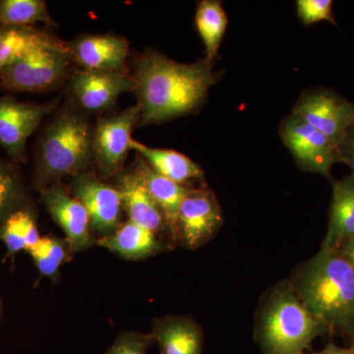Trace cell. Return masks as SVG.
I'll list each match as a JSON object with an SVG mask.
<instances>
[{
	"mask_svg": "<svg viewBox=\"0 0 354 354\" xmlns=\"http://www.w3.org/2000/svg\"><path fill=\"white\" fill-rule=\"evenodd\" d=\"M218 75L213 62L206 58L183 64L157 51H148L139 58L132 76L140 122H164L196 111Z\"/></svg>",
	"mask_w": 354,
	"mask_h": 354,
	"instance_id": "obj_1",
	"label": "cell"
},
{
	"mask_svg": "<svg viewBox=\"0 0 354 354\" xmlns=\"http://www.w3.org/2000/svg\"><path fill=\"white\" fill-rule=\"evenodd\" d=\"M293 290L326 330L354 332V268L339 249L322 248L302 268Z\"/></svg>",
	"mask_w": 354,
	"mask_h": 354,
	"instance_id": "obj_2",
	"label": "cell"
},
{
	"mask_svg": "<svg viewBox=\"0 0 354 354\" xmlns=\"http://www.w3.org/2000/svg\"><path fill=\"white\" fill-rule=\"evenodd\" d=\"M93 134L85 115L76 111L58 114L44 130L35 165V187L41 190L67 176L87 171L92 158Z\"/></svg>",
	"mask_w": 354,
	"mask_h": 354,
	"instance_id": "obj_3",
	"label": "cell"
},
{
	"mask_svg": "<svg viewBox=\"0 0 354 354\" xmlns=\"http://www.w3.org/2000/svg\"><path fill=\"white\" fill-rule=\"evenodd\" d=\"M325 330L295 290L283 286L272 295L263 311L260 344L265 354H304Z\"/></svg>",
	"mask_w": 354,
	"mask_h": 354,
	"instance_id": "obj_4",
	"label": "cell"
},
{
	"mask_svg": "<svg viewBox=\"0 0 354 354\" xmlns=\"http://www.w3.org/2000/svg\"><path fill=\"white\" fill-rule=\"evenodd\" d=\"M70 50L44 48L26 53L0 72V88L41 92L55 87L68 70Z\"/></svg>",
	"mask_w": 354,
	"mask_h": 354,
	"instance_id": "obj_5",
	"label": "cell"
},
{
	"mask_svg": "<svg viewBox=\"0 0 354 354\" xmlns=\"http://www.w3.org/2000/svg\"><path fill=\"white\" fill-rule=\"evenodd\" d=\"M291 113L323 133L335 148L354 124L353 102L326 88L305 92Z\"/></svg>",
	"mask_w": 354,
	"mask_h": 354,
	"instance_id": "obj_6",
	"label": "cell"
},
{
	"mask_svg": "<svg viewBox=\"0 0 354 354\" xmlns=\"http://www.w3.org/2000/svg\"><path fill=\"white\" fill-rule=\"evenodd\" d=\"M279 134L299 167L330 176L337 162V148L323 133L291 113L281 123Z\"/></svg>",
	"mask_w": 354,
	"mask_h": 354,
	"instance_id": "obj_7",
	"label": "cell"
},
{
	"mask_svg": "<svg viewBox=\"0 0 354 354\" xmlns=\"http://www.w3.org/2000/svg\"><path fill=\"white\" fill-rule=\"evenodd\" d=\"M139 121V109L133 106L122 113L102 118L93 134V150L99 171L104 177L120 174L131 150V133Z\"/></svg>",
	"mask_w": 354,
	"mask_h": 354,
	"instance_id": "obj_8",
	"label": "cell"
},
{
	"mask_svg": "<svg viewBox=\"0 0 354 354\" xmlns=\"http://www.w3.org/2000/svg\"><path fill=\"white\" fill-rule=\"evenodd\" d=\"M72 193L87 209L91 232L104 237L120 227L123 207L118 188L85 171L73 177Z\"/></svg>",
	"mask_w": 354,
	"mask_h": 354,
	"instance_id": "obj_9",
	"label": "cell"
},
{
	"mask_svg": "<svg viewBox=\"0 0 354 354\" xmlns=\"http://www.w3.org/2000/svg\"><path fill=\"white\" fill-rule=\"evenodd\" d=\"M55 102L29 104L10 95L0 99V145L15 162H22L26 143Z\"/></svg>",
	"mask_w": 354,
	"mask_h": 354,
	"instance_id": "obj_10",
	"label": "cell"
},
{
	"mask_svg": "<svg viewBox=\"0 0 354 354\" xmlns=\"http://www.w3.org/2000/svg\"><path fill=\"white\" fill-rule=\"evenodd\" d=\"M221 211L212 191L191 188L177 216V237L184 245L194 249L204 245L220 227Z\"/></svg>",
	"mask_w": 354,
	"mask_h": 354,
	"instance_id": "obj_11",
	"label": "cell"
},
{
	"mask_svg": "<svg viewBox=\"0 0 354 354\" xmlns=\"http://www.w3.org/2000/svg\"><path fill=\"white\" fill-rule=\"evenodd\" d=\"M69 88L85 111L101 113L113 108L123 93L134 92L135 85L123 71L80 69L70 78Z\"/></svg>",
	"mask_w": 354,
	"mask_h": 354,
	"instance_id": "obj_12",
	"label": "cell"
},
{
	"mask_svg": "<svg viewBox=\"0 0 354 354\" xmlns=\"http://www.w3.org/2000/svg\"><path fill=\"white\" fill-rule=\"evenodd\" d=\"M41 200L53 221L62 227L72 253L80 252L95 243L91 234L90 218L82 203L59 183L41 190Z\"/></svg>",
	"mask_w": 354,
	"mask_h": 354,
	"instance_id": "obj_13",
	"label": "cell"
},
{
	"mask_svg": "<svg viewBox=\"0 0 354 354\" xmlns=\"http://www.w3.org/2000/svg\"><path fill=\"white\" fill-rule=\"evenodd\" d=\"M70 57L86 70L123 71L129 44L113 35H87L69 44Z\"/></svg>",
	"mask_w": 354,
	"mask_h": 354,
	"instance_id": "obj_14",
	"label": "cell"
},
{
	"mask_svg": "<svg viewBox=\"0 0 354 354\" xmlns=\"http://www.w3.org/2000/svg\"><path fill=\"white\" fill-rule=\"evenodd\" d=\"M153 342L160 354H202L204 339L202 330L188 316H167L153 321Z\"/></svg>",
	"mask_w": 354,
	"mask_h": 354,
	"instance_id": "obj_15",
	"label": "cell"
},
{
	"mask_svg": "<svg viewBox=\"0 0 354 354\" xmlns=\"http://www.w3.org/2000/svg\"><path fill=\"white\" fill-rule=\"evenodd\" d=\"M115 187L130 221L155 234L162 227L164 214L135 172L118 176Z\"/></svg>",
	"mask_w": 354,
	"mask_h": 354,
	"instance_id": "obj_16",
	"label": "cell"
},
{
	"mask_svg": "<svg viewBox=\"0 0 354 354\" xmlns=\"http://www.w3.org/2000/svg\"><path fill=\"white\" fill-rule=\"evenodd\" d=\"M134 172L160 207L164 214L165 225L171 230L172 237L176 239L179 209L191 188L160 176L144 160H138Z\"/></svg>",
	"mask_w": 354,
	"mask_h": 354,
	"instance_id": "obj_17",
	"label": "cell"
},
{
	"mask_svg": "<svg viewBox=\"0 0 354 354\" xmlns=\"http://www.w3.org/2000/svg\"><path fill=\"white\" fill-rule=\"evenodd\" d=\"M44 48L69 50V44L44 30L0 24V72L26 53Z\"/></svg>",
	"mask_w": 354,
	"mask_h": 354,
	"instance_id": "obj_18",
	"label": "cell"
},
{
	"mask_svg": "<svg viewBox=\"0 0 354 354\" xmlns=\"http://www.w3.org/2000/svg\"><path fill=\"white\" fill-rule=\"evenodd\" d=\"M97 245L128 260H141L164 250L155 232L128 221L108 236L97 241Z\"/></svg>",
	"mask_w": 354,
	"mask_h": 354,
	"instance_id": "obj_19",
	"label": "cell"
},
{
	"mask_svg": "<svg viewBox=\"0 0 354 354\" xmlns=\"http://www.w3.org/2000/svg\"><path fill=\"white\" fill-rule=\"evenodd\" d=\"M354 237V176L335 183L330 203V223L323 248L339 249Z\"/></svg>",
	"mask_w": 354,
	"mask_h": 354,
	"instance_id": "obj_20",
	"label": "cell"
},
{
	"mask_svg": "<svg viewBox=\"0 0 354 354\" xmlns=\"http://www.w3.org/2000/svg\"><path fill=\"white\" fill-rule=\"evenodd\" d=\"M130 148L136 151L153 171L174 183L184 185L188 181L203 177L201 167L183 153L174 150L151 148L133 139L130 142Z\"/></svg>",
	"mask_w": 354,
	"mask_h": 354,
	"instance_id": "obj_21",
	"label": "cell"
},
{
	"mask_svg": "<svg viewBox=\"0 0 354 354\" xmlns=\"http://www.w3.org/2000/svg\"><path fill=\"white\" fill-rule=\"evenodd\" d=\"M39 239L36 213L30 204L11 214L0 227V241L10 255L30 250Z\"/></svg>",
	"mask_w": 354,
	"mask_h": 354,
	"instance_id": "obj_22",
	"label": "cell"
},
{
	"mask_svg": "<svg viewBox=\"0 0 354 354\" xmlns=\"http://www.w3.org/2000/svg\"><path fill=\"white\" fill-rule=\"evenodd\" d=\"M195 23L206 50V59L213 62L228 24L223 3L218 0H203L198 4Z\"/></svg>",
	"mask_w": 354,
	"mask_h": 354,
	"instance_id": "obj_23",
	"label": "cell"
},
{
	"mask_svg": "<svg viewBox=\"0 0 354 354\" xmlns=\"http://www.w3.org/2000/svg\"><path fill=\"white\" fill-rule=\"evenodd\" d=\"M36 23L55 25L43 0H1L0 24L15 27H32Z\"/></svg>",
	"mask_w": 354,
	"mask_h": 354,
	"instance_id": "obj_24",
	"label": "cell"
},
{
	"mask_svg": "<svg viewBox=\"0 0 354 354\" xmlns=\"http://www.w3.org/2000/svg\"><path fill=\"white\" fill-rule=\"evenodd\" d=\"M29 204L19 172L11 162L0 158V227L11 214Z\"/></svg>",
	"mask_w": 354,
	"mask_h": 354,
	"instance_id": "obj_25",
	"label": "cell"
},
{
	"mask_svg": "<svg viewBox=\"0 0 354 354\" xmlns=\"http://www.w3.org/2000/svg\"><path fill=\"white\" fill-rule=\"evenodd\" d=\"M27 252L31 255L35 266L43 276L55 279L60 266L64 264L71 250L66 239L44 236Z\"/></svg>",
	"mask_w": 354,
	"mask_h": 354,
	"instance_id": "obj_26",
	"label": "cell"
},
{
	"mask_svg": "<svg viewBox=\"0 0 354 354\" xmlns=\"http://www.w3.org/2000/svg\"><path fill=\"white\" fill-rule=\"evenodd\" d=\"M297 10L298 18L304 25L315 24L322 21L337 24L330 0H298Z\"/></svg>",
	"mask_w": 354,
	"mask_h": 354,
	"instance_id": "obj_27",
	"label": "cell"
},
{
	"mask_svg": "<svg viewBox=\"0 0 354 354\" xmlns=\"http://www.w3.org/2000/svg\"><path fill=\"white\" fill-rule=\"evenodd\" d=\"M153 344L151 334L123 332L118 335L104 354H149V349Z\"/></svg>",
	"mask_w": 354,
	"mask_h": 354,
	"instance_id": "obj_28",
	"label": "cell"
},
{
	"mask_svg": "<svg viewBox=\"0 0 354 354\" xmlns=\"http://www.w3.org/2000/svg\"><path fill=\"white\" fill-rule=\"evenodd\" d=\"M337 162H344L351 167L354 176V124L337 148Z\"/></svg>",
	"mask_w": 354,
	"mask_h": 354,
	"instance_id": "obj_29",
	"label": "cell"
},
{
	"mask_svg": "<svg viewBox=\"0 0 354 354\" xmlns=\"http://www.w3.org/2000/svg\"><path fill=\"white\" fill-rule=\"evenodd\" d=\"M339 250L354 268V237L342 244Z\"/></svg>",
	"mask_w": 354,
	"mask_h": 354,
	"instance_id": "obj_30",
	"label": "cell"
},
{
	"mask_svg": "<svg viewBox=\"0 0 354 354\" xmlns=\"http://www.w3.org/2000/svg\"><path fill=\"white\" fill-rule=\"evenodd\" d=\"M312 354H354V353L351 348H342L335 346V344H329V346L324 348L323 351Z\"/></svg>",
	"mask_w": 354,
	"mask_h": 354,
	"instance_id": "obj_31",
	"label": "cell"
},
{
	"mask_svg": "<svg viewBox=\"0 0 354 354\" xmlns=\"http://www.w3.org/2000/svg\"><path fill=\"white\" fill-rule=\"evenodd\" d=\"M0 318H1V304H0Z\"/></svg>",
	"mask_w": 354,
	"mask_h": 354,
	"instance_id": "obj_32",
	"label": "cell"
},
{
	"mask_svg": "<svg viewBox=\"0 0 354 354\" xmlns=\"http://www.w3.org/2000/svg\"><path fill=\"white\" fill-rule=\"evenodd\" d=\"M351 349H353V353H354V344H353V348H351Z\"/></svg>",
	"mask_w": 354,
	"mask_h": 354,
	"instance_id": "obj_33",
	"label": "cell"
}]
</instances>
